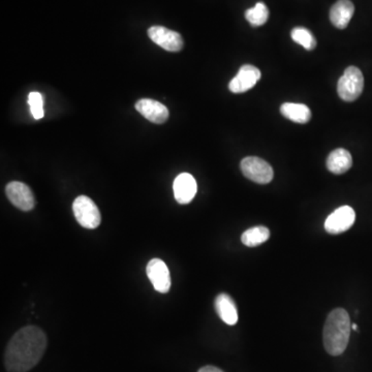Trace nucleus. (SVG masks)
Instances as JSON below:
<instances>
[{
    "label": "nucleus",
    "mask_w": 372,
    "mask_h": 372,
    "mask_svg": "<svg viewBox=\"0 0 372 372\" xmlns=\"http://www.w3.org/2000/svg\"><path fill=\"white\" fill-rule=\"evenodd\" d=\"M47 347V336L42 329L27 326L20 329L10 340L5 354L9 372H27L40 361Z\"/></svg>",
    "instance_id": "nucleus-1"
},
{
    "label": "nucleus",
    "mask_w": 372,
    "mask_h": 372,
    "mask_svg": "<svg viewBox=\"0 0 372 372\" xmlns=\"http://www.w3.org/2000/svg\"><path fill=\"white\" fill-rule=\"evenodd\" d=\"M351 323L343 308H336L329 314L324 327V345L331 356L345 353L351 336Z\"/></svg>",
    "instance_id": "nucleus-2"
},
{
    "label": "nucleus",
    "mask_w": 372,
    "mask_h": 372,
    "mask_svg": "<svg viewBox=\"0 0 372 372\" xmlns=\"http://www.w3.org/2000/svg\"><path fill=\"white\" fill-rule=\"evenodd\" d=\"M364 77L356 66H349L339 79L337 92L343 101H355L363 92Z\"/></svg>",
    "instance_id": "nucleus-3"
},
{
    "label": "nucleus",
    "mask_w": 372,
    "mask_h": 372,
    "mask_svg": "<svg viewBox=\"0 0 372 372\" xmlns=\"http://www.w3.org/2000/svg\"><path fill=\"white\" fill-rule=\"evenodd\" d=\"M73 211L77 221L85 229L95 230L101 225V212L88 197H78L73 203Z\"/></svg>",
    "instance_id": "nucleus-4"
},
{
    "label": "nucleus",
    "mask_w": 372,
    "mask_h": 372,
    "mask_svg": "<svg viewBox=\"0 0 372 372\" xmlns=\"http://www.w3.org/2000/svg\"><path fill=\"white\" fill-rule=\"evenodd\" d=\"M242 174L259 184H268L274 177L273 169L266 160L257 156H248L243 158L240 164Z\"/></svg>",
    "instance_id": "nucleus-5"
},
{
    "label": "nucleus",
    "mask_w": 372,
    "mask_h": 372,
    "mask_svg": "<svg viewBox=\"0 0 372 372\" xmlns=\"http://www.w3.org/2000/svg\"><path fill=\"white\" fill-rule=\"evenodd\" d=\"M10 202L22 211H30L36 206V199L27 185L19 181H12L5 188Z\"/></svg>",
    "instance_id": "nucleus-6"
},
{
    "label": "nucleus",
    "mask_w": 372,
    "mask_h": 372,
    "mask_svg": "<svg viewBox=\"0 0 372 372\" xmlns=\"http://www.w3.org/2000/svg\"><path fill=\"white\" fill-rule=\"evenodd\" d=\"M355 221V210L349 206H341L329 215L325 221V230L331 235H338L351 229Z\"/></svg>",
    "instance_id": "nucleus-7"
},
{
    "label": "nucleus",
    "mask_w": 372,
    "mask_h": 372,
    "mask_svg": "<svg viewBox=\"0 0 372 372\" xmlns=\"http://www.w3.org/2000/svg\"><path fill=\"white\" fill-rule=\"evenodd\" d=\"M148 36L152 42L169 52H179L183 48L182 36L162 26H153L148 29Z\"/></svg>",
    "instance_id": "nucleus-8"
},
{
    "label": "nucleus",
    "mask_w": 372,
    "mask_h": 372,
    "mask_svg": "<svg viewBox=\"0 0 372 372\" xmlns=\"http://www.w3.org/2000/svg\"><path fill=\"white\" fill-rule=\"evenodd\" d=\"M148 278L152 286L162 294H166L171 288V275L168 266L162 260L153 259L148 263L146 268Z\"/></svg>",
    "instance_id": "nucleus-9"
},
{
    "label": "nucleus",
    "mask_w": 372,
    "mask_h": 372,
    "mask_svg": "<svg viewBox=\"0 0 372 372\" xmlns=\"http://www.w3.org/2000/svg\"><path fill=\"white\" fill-rule=\"evenodd\" d=\"M262 74L259 69L251 64H244L240 68L237 76L232 79L229 89L233 93H243L256 86L261 79Z\"/></svg>",
    "instance_id": "nucleus-10"
},
{
    "label": "nucleus",
    "mask_w": 372,
    "mask_h": 372,
    "mask_svg": "<svg viewBox=\"0 0 372 372\" xmlns=\"http://www.w3.org/2000/svg\"><path fill=\"white\" fill-rule=\"evenodd\" d=\"M173 190L177 202L181 205H186L190 204L196 196L198 185L193 175L182 173L175 179Z\"/></svg>",
    "instance_id": "nucleus-11"
},
{
    "label": "nucleus",
    "mask_w": 372,
    "mask_h": 372,
    "mask_svg": "<svg viewBox=\"0 0 372 372\" xmlns=\"http://www.w3.org/2000/svg\"><path fill=\"white\" fill-rule=\"evenodd\" d=\"M136 110L143 117L156 124L166 122L169 118V110L160 101L150 99H142L136 103Z\"/></svg>",
    "instance_id": "nucleus-12"
},
{
    "label": "nucleus",
    "mask_w": 372,
    "mask_h": 372,
    "mask_svg": "<svg viewBox=\"0 0 372 372\" xmlns=\"http://www.w3.org/2000/svg\"><path fill=\"white\" fill-rule=\"evenodd\" d=\"M355 13V5L351 0H338L330 11V20L338 29H345Z\"/></svg>",
    "instance_id": "nucleus-13"
},
{
    "label": "nucleus",
    "mask_w": 372,
    "mask_h": 372,
    "mask_svg": "<svg viewBox=\"0 0 372 372\" xmlns=\"http://www.w3.org/2000/svg\"><path fill=\"white\" fill-rule=\"evenodd\" d=\"M214 305L217 314L225 324L229 326L237 324V306L231 296L227 294H219L215 299Z\"/></svg>",
    "instance_id": "nucleus-14"
},
{
    "label": "nucleus",
    "mask_w": 372,
    "mask_h": 372,
    "mask_svg": "<svg viewBox=\"0 0 372 372\" xmlns=\"http://www.w3.org/2000/svg\"><path fill=\"white\" fill-rule=\"evenodd\" d=\"M353 166V158L347 149L333 150L327 158V169L335 175L345 174Z\"/></svg>",
    "instance_id": "nucleus-15"
},
{
    "label": "nucleus",
    "mask_w": 372,
    "mask_h": 372,
    "mask_svg": "<svg viewBox=\"0 0 372 372\" xmlns=\"http://www.w3.org/2000/svg\"><path fill=\"white\" fill-rule=\"evenodd\" d=\"M280 113L286 119L297 123L305 124L312 119V111L303 103H286L280 107Z\"/></svg>",
    "instance_id": "nucleus-16"
},
{
    "label": "nucleus",
    "mask_w": 372,
    "mask_h": 372,
    "mask_svg": "<svg viewBox=\"0 0 372 372\" xmlns=\"http://www.w3.org/2000/svg\"><path fill=\"white\" fill-rule=\"evenodd\" d=\"M270 238V231L268 227L259 225L246 230L241 236V241L247 247H256L265 243Z\"/></svg>",
    "instance_id": "nucleus-17"
},
{
    "label": "nucleus",
    "mask_w": 372,
    "mask_h": 372,
    "mask_svg": "<svg viewBox=\"0 0 372 372\" xmlns=\"http://www.w3.org/2000/svg\"><path fill=\"white\" fill-rule=\"evenodd\" d=\"M245 18L251 26L259 27L264 25L269 18V11L265 3H258L255 7L245 12Z\"/></svg>",
    "instance_id": "nucleus-18"
},
{
    "label": "nucleus",
    "mask_w": 372,
    "mask_h": 372,
    "mask_svg": "<svg viewBox=\"0 0 372 372\" xmlns=\"http://www.w3.org/2000/svg\"><path fill=\"white\" fill-rule=\"evenodd\" d=\"M293 40L297 44L306 49L307 51H312L316 48L317 40L314 34L304 27H296L290 32Z\"/></svg>",
    "instance_id": "nucleus-19"
},
{
    "label": "nucleus",
    "mask_w": 372,
    "mask_h": 372,
    "mask_svg": "<svg viewBox=\"0 0 372 372\" xmlns=\"http://www.w3.org/2000/svg\"><path fill=\"white\" fill-rule=\"evenodd\" d=\"M28 105L34 119H42L44 117V99L38 92H32L28 95Z\"/></svg>",
    "instance_id": "nucleus-20"
},
{
    "label": "nucleus",
    "mask_w": 372,
    "mask_h": 372,
    "mask_svg": "<svg viewBox=\"0 0 372 372\" xmlns=\"http://www.w3.org/2000/svg\"><path fill=\"white\" fill-rule=\"evenodd\" d=\"M198 372H223V370L219 369V368L215 367V366H204V367L201 368Z\"/></svg>",
    "instance_id": "nucleus-21"
},
{
    "label": "nucleus",
    "mask_w": 372,
    "mask_h": 372,
    "mask_svg": "<svg viewBox=\"0 0 372 372\" xmlns=\"http://www.w3.org/2000/svg\"><path fill=\"white\" fill-rule=\"evenodd\" d=\"M351 329H353V330L357 331V330H358V326H357V325H356V324H351Z\"/></svg>",
    "instance_id": "nucleus-22"
}]
</instances>
